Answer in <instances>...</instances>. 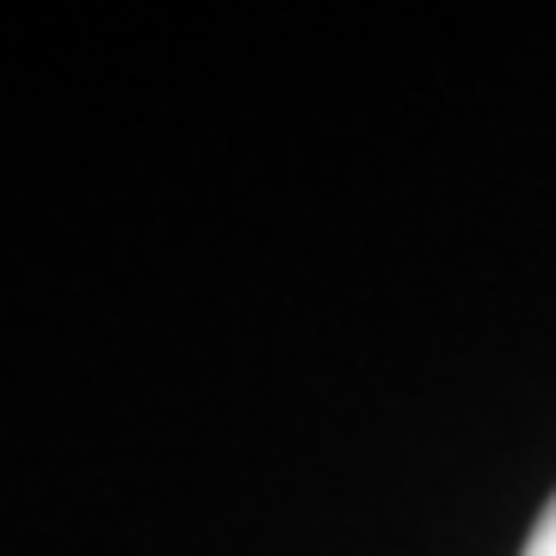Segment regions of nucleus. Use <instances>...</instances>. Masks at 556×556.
I'll list each match as a JSON object with an SVG mask.
<instances>
[{
    "label": "nucleus",
    "mask_w": 556,
    "mask_h": 556,
    "mask_svg": "<svg viewBox=\"0 0 556 556\" xmlns=\"http://www.w3.org/2000/svg\"><path fill=\"white\" fill-rule=\"evenodd\" d=\"M519 556H556V495H551V507L538 514V526H532V538H526Z\"/></svg>",
    "instance_id": "1"
}]
</instances>
